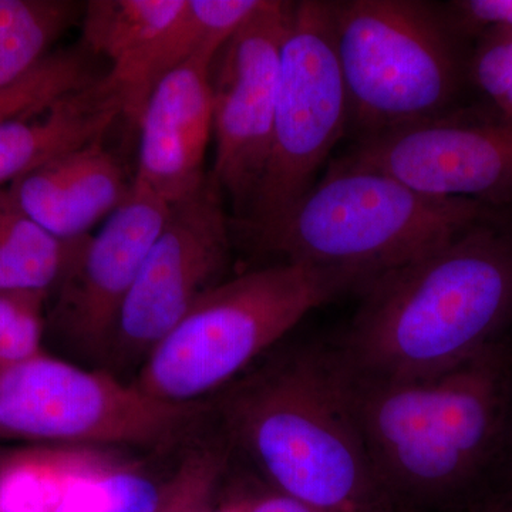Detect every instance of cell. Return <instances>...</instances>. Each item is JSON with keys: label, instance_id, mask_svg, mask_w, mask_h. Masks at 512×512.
I'll return each mask as SVG.
<instances>
[{"label": "cell", "instance_id": "6da1fadb", "mask_svg": "<svg viewBox=\"0 0 512 512\" xmlns=\"http://www.w3.org/2000/svg\"><path fill=\"white\" fill-rule=\"evenodd\" d=\"M349 375L386 512H481L500 494L512 336L431 379Z\"/></svg>", "mask_w": 512, "mask_h": 512}, {"label": "cell", "instance_id": "7a4b0ae2", "mask_svg": "<svg viewBox=\"0 0 512 512\" xmlns=\"http://www.w3.org/2000/svg\"><path fill=\"white\" fill-rule=\"evenodd\" d=\"M360 293L335 343L353 376L444 375L512 336V224L490 212Z\"/></svg>", "mask_w": 512, "mask_h": 512}, {"label": "cell", "instance_id": "3957f363", "mask_svg": "<svg viewBox=\"0 0 512 512\" xmlns=\"http://www.w3.org/2000/svg\"><path fill=\"white\" fill-rule=\"evenodd\" d=\"M210 407L271 490L328 512H386L335 345L269 356Z\"/></svg>", "mask_w": 512, "mask_h": 512}, {"label": "cell", "instance_id": "277c9868", "mask_svg": "<svg viewBox=\"0 0 512 512\" xmlns=\"http://www.w3.org/2000/svg\"><path fill=\"white\" fill-rule=\"evenodd\" d=\"M493 211L464 198L429 197L390 175L333 160L284 220L252 245L281 262L353 276L362 292Z\"/></svg>", "mask_w": 512, "mask_h": 512}, {"label": "cell", "instance_id": "5b68a950", "mask_svg": "<svg viewBox=\"0 0 512 512\" xmlns=\"http://www.w3.org/2000/svg\"><path fill=\"white\" fill-rule=\"evenodd\" d=\"M352 291H360L353 276L288 262L222 281L158 343L133 384L161 402H205L244 375L309 312Z\"/></svg>", "mask_w": 512, "mask_h": 512}, {"label": "cell", "instance_id": "8992f818", "mask_svg": "<svg viewBox=\"0 0 512 512\" xmlns=\"http://www.w3.org/2000/svg\"><path fill=\"white\" fill-rule=\"evenodd\" d=\"M329 9L353 141L460 107L471 46L441 5L343 0Z\"/></svg>", "mask_w": 512, "mask_h": 512}, {"label": "cell", "instance_id": "52a82bcc", "mask_svg": "<svg viewBox=\"0 0 512 512\" xmlns=\"http://www.w3.org/2000/svg\"><path fill=\"white\" fill-rule=\"evenodd\" d=\"M210 416L208 402H161L114 373L83 369L45 350L0 367V440L165 451Z\"/></svg>", "mask_w": 512, "mask_h": 512}, {"label": "cell", "instance_id": "ba28073f", "mask_svg": "<svg viewBox=\"0 0 512 512\" xmlns=\"http://www.w3.org/2000/svg\"><path fill=\"white\" fill-rule=\"evenodd\" d=\"M348 126L329 2H292L268 165L247 218L235 224L247 238L275 227L312 190Z\"/></svg>", "mask_w": 512, "mask_h": 512}, {"label": "cell", "instance_id": "9c48e42d", "mask_svg": "<svg viewBox=\"0 0 512 512\" xmlns=\"http://www.w3.org/2000/svg\"><path fill=\"white\" fill-rule=\"evenodd\" d=\"M335 160L429 197L512 205V120L485 104L360 138Z\"/></svg>", "mask_w": 512, "mask_h": 512}, {"label": "cell", "instance_id": "30bf717a", "mask_svg": "<svg viewBox=\"0 0 512 512\" xmlns=\"http://www.w3.org/2000/svg\"><path fill=\"white\" fill-rule=\"evenodd\" d=\"M231 224L210 175L167 220L121 308L106 362L141 366L204 293L221 284L231 259Z\"/></svg>", "mask_w": 512, "mask_h": 512}, {"label": "cell", "instance_id": "8fae6325", "mask_svg": "<svg viewBox=\"0 0 512 512\" xmlns=\"http://www.w3.org/2000/svg\"><path fill=\"white\" fill-rule=\"evenodd\" d=\"M291 9L292 2L264 0L215 59L212 177L231 201L235 224L247 218L268 165Z\"/></svg>", "mask_w": 512, "mask_h": 512}, {"label": "cell", "instance_id": "7c38bea8", "mask_svg": "<svg viewBox=\"0 0 512 512\" xmlns=\"http://www.w3.org/2000/svg\"><path fill=\"white\" fill-rule=\"evenodd\" d=\"M170 205L133 180L127 197L99 234L84 241L57 285L46 313V336L106 362L121 308L153 247ZM49 298V299H50Z\"/></svg>", "mask_w": 512, "mask_h": 512}, {"label": "cell", "instance_id": "4fadbf2b", "mask_svg": "<svg viewBox=\"0 0 512 512\" xmlns=\"http://www.w3.org/2000/svg\"><path fill=\"white\" fill-rule=\"evenodd\" d=\"M200 55L165 74L148 94L134 181L165 204L187 200L210 175L204 161L212 133V67Z\"/></svg>", "mask_w": 512, "mask_h": 512}, {"label": "cell", "instance_id": "5bb4252c", "mask_svg": "<svg viewBox=\"0 0 512 512\" xmlns=\"http://www.w3.org/2000/svg\"><path fill=\"white\" fill-rule=\"evenodd\" d=\"M123 165L97 140L49 161L9 184L20 208L53 237L64 242L89 231L127 197Z\"/></svg>", "mask_w": 512, "mask_h": 512}, {"label": "cell", "instance_id": "9a60e30c", "mask_svg": "<svg viewBox=\"0 0 512 512\" xmlns=\"http://www.w3.org/2000/svg\"><path fill=\"white\" fill-rule=\"evenodd\" d=\"M126 107L106 76L43 109L0 124V187L101 140Z\"/></svg>", "mask_w": 512, "mask_h": 512}, {"label": "cell", "instance_id": "2e32d148", "mask_svg": "<svg viewBox=\"0 0 512 512\" xmlns=\"http://www.w3.org/2000/svg\"><path fill=\"white\" fill-rule=\"evenodd\" d=\"M264 0H187L184 12L136 63L120 74L106 73L126 107V119L140 120L148 94L181 64L200 55L217 59L222 47L237 33Z\"/></svg>", "mask_w": 512, "mask_h": 512}, {"label": "cell", "instance_id": "e0dca14e", "mask_svg": "<svg viewBox=\"0 0 512 512\" xmlns=\"http://www.w3.org/2000/svg\"><path fill=\"white\" fill-rule=\"evenodd\" d=\"M89 237L60 241L19 207L8 185L0 187V293L50 298Z\"/></svg>", "mask_w": 512, "mask_h": 512}, {"label": "cell", "instance_id": "ac0fdd59", "mask_svg": "<svg viewBox=\"0 0 512 512\" xmlns=\"http://www.w3.org/2000/svg\"><path fill=\"white\" fill-rule=\"evenodd\" d=\"M100 448L36 447L6 454L0 512H53L74 481L109 461Z\"/></svg>", "mask_w": 512, "mask_h": 512}, {"label": "cell", "instance_id": "d6986e66", "mask_svg": "<svg viewBox=\"0 0 512 512\" xmlns=\"http://www.w3.org/2000/svg\"><path fill=\"white\" fill-rule=\"evenodd\" d=\"M187 0H92L83 9V47L120 74L180 18Z\"/></svg>", "mask_w": 512, "mask_h": 512}, {"label": "cell", "instance_id": "ffe728a7", "mask_svg": "<svg viewBox=\"0 0 512 512\" xmlns=\"http://www.w3.org/2000/svg\"><path fill=\"white\" fill-rule=\"evenodd\" d=\"M84 6L66 0H0V87L32 70L82 18Z\"/></svg>", "mask_w": 512, "mask_h": 512}, {"label": "cell", "instance_id": "44dd1931", "mask_svg": "<svg viewBox=\"0 0 512 512\" xmlns=\"http://www.w3.org/2000/svg\"><path fill=\"white\" fill-rule=\"evenodd\" d=\"M165 487L141 464L113 457L74 481L53 512H157Z\"/></svg>", "mask_w": 512, "mask_h": 512}, {"label": "cell", "instance_id": "7402d4cb", "mask_svg": "<svg viewBox=\"0 0 512 512\" xmlns=\"http://www.w3.org/2000/svg\"><path fill=\"white\" fill-rule=\"evenodd\" d=\"M87 55L84 47L50 52L20 79L0 87V124L96 82L100 76L94 74Z\"/></svg>", "mask_w": 512, "mask_h": 512}, {"label": "cell", "instance_id": "603a6c76", "mask_svg": "<svg viewBox=\"0 0 512 512\" xmlns=\"http://www.w3.org/2000/svg\"><path fill=\"white\" fill-rule=\"evenodd\" d=\"M229 448L224 439L191 450L167 481L157 512H214L212 503L227 471Z\"/></svg>", "mask_w": 512, "mask_h": 512}, {"label": "cell", "instance_id": "cb8c5ba5", "mask_svg": "<svg viewBox=\"0 0 512 512\" xmlns=\"http://www.w3.org/2000/svg\"><path fill=\"white\" fill-rule=\"evenodd\" d=\"M468 84L490 107L512 120V29H494L474 39Z\"/></svg>", "mask_w": 512, "mask_h": 512}, {"label": "cell", "instance_id": "d4e9b609", "mask_svg": "<svg viewBox=\"0 0 512 512\" xmlns=\"http://www.w3.org/2000/svg\"><path fill=\"white\" fill-rule=\"evenodd\" d=\"M47 301L43 293H0V367L45 350Z\"/></svg>", "mask_w": 512, "mask_h": 512}, {"label": "cell", "instance_id": "484cf974", "mask_svg": "<svg viewBox=\"0 0 512 512\" xmlns=\"http://www.w3.org/2000/svg\"><path fill=\"white\" fill-rule=\"evenodd\" d=\"M441 9L451 29L467 43L488 30L512 29V0H453Z\"/></svg>", "mask_w": 512, "mask_h": 512}, {"label": "cell", "instance_id": "4316f807", "mask_svg": "<svg viewBox=\"0 0 512 512\" xmlns=\"http://www.w3.org/2000/svg\"><path fill=\"white\" fill-rule=\"evenodd\" d=\"M238 505L241 512H328L278 493L271 488L259 494L258 497Z\"/></svg>", "mask_w": 512, "mask_h": 512}, {"label": "cell", "instance_id": "83f0119b", "mask_svg": "<svg viewBox=\"0 0 512 512\" xmlns=\"http://www.w3.org/2000/svg\"><path fill=\"white\" fill-rule=\"evenodd\" d=\"M510 491H512V387L510 407H508L503 464H501L500 495L510 493Z\"/></svg>", "mask_w": 512, "mask_h": 512}, {"label": "cell", "instance_id": "f1b7e54d", "mask_svg": "<svg viewBox=\"0 0 512 512\" xmlns=\"http://www.w3.org/2000/svg\"><path fill=\"white\" fill-rule=\"evenodd\" d=\"M481 512H512V491L498 495Z\"/></svg>", "mask_w": 512, "mask_h": 512}, {"label": "cell", "instance_id": "f546056e", "mask_svg": "<svg viewBox=\"0 0 512 512\" xmlns=\"http://www.w3.org/2000/svg\"><path fill=\"white\" fill-rule=\"evenodd\" d=\"M221 512H241V511H239V505L235 504V505H232V507L225 508V510L221 511Z\"/></svg>", "mask_w": 512, "mask_h": 512}, {"label": "cell", "instance_id": "4dcf8cb0", "mask_svg": "<svg viewBox=\"0 0 512 512\" xmlns=\"http://www.w3.org/2000/svg\"><path fill=\"white\" fill-rule=\"evenodd\" d=\"M6 454H8V453H0V466H2L3 460H5Z\"/></svg>", "mask_w": 512, "mask_h": 512}]
</instances>
